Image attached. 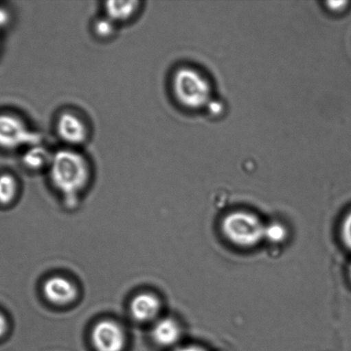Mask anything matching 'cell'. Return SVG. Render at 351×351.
<instances>
[{
  "label": "cell",
  "instance_id": "7",
  "mask_svg": "<svg viewBox=\"0 0 351 351\" xmlns=\"http://www.w3.org/2000/svg\"><path fill=\"white\" fill-rule=\"evenodd\" d=\"M43 291L48 301L54 304H70L77 297V288L67 278L54 277L44 284Z\"/></svg>",
  "mask_w": 351,
  "mask_h": 351
},
{
  "label": "cell",
  "instance_id": "10",
  "mask_svg": "<svg viewBox=\"0 0 351 351\" xmlns=\"http://www.w3.org/2000/svg\"><path fill=\"white\" fill-rule=\"evenodd\" d=\"M139 1H108L105 3L106 16L116 24L132 19L139 9Z\"/></svg>",
  "mask_w": 351,
  "mask_h": 351
},
{
  "label": "cell",
  "instance_id": "13",
  "mask_svg": "<svg viewBox=\"0 0 351 351\" xmlns=\"http://www.w3.org/2000/svg\"><path fill=\"white\" fill-rule=\"evenodd\" d=\"M117 24L108 16L101 17L95 21L94 24V31L96 34L102 39H108L115 34Z\"/></svg>",
  "mask_w": 351,
  "mask_h": 351
},
{
  "label": "cell",
  "instance_id": "17",
  "mask_svg": "<svg viewBox=\"0 0 351 351\" xmlns=\"http://www.w3.org/2000/svg\"><path fill=\"white\" fill-rule=\"evenodd\" d=\"M7 329H8V322H7L5 316L0 313V338L5 335Z\"/></svg>",
  "mask_w": 351,
  "mask_h": 351
},
{
  "label": "cell",
  "instance_id": "1",
  "mask_svg": "<svg viewBox=\"0 0 351 351\" xmlns=\"http://www.w3.org/2000/svg\"><path fill=\"white\" fill-rule=\"evenodd\" d=\"M48 169L52 184L63 194L68 203L75 204L91 176L87 159L77 150L60 149L53 154Z\"/></svg>",
  "mask_w": 351,
  "mask_h": 351
},
{
  "label": "cell",
  "instance_id": "3",
  "mask_svg": "<svg viewBox=\"0 0 351 351\" xmlns=\"http://www.w3.org/2000/svg\"><path fill=\"white\" fill-rule=\"evenodd\" d=\"M223 230L236 245H256L264 237V226L256 215L245 212L233 213L223 222Z\"/></svg>",
  "mask_w": 351,
  "mask_h": 351
},
{
  "label": "cell",
  "instance_id": "2",
  "mask_svg": "<svg viewBox=\"0 0 351 351\" xmlns=\"http://www.w3.org/2000/svg\"><path fill=\"white\" fill-rule=\"evenodd\" d=\"M172 88L177 101L188 109H201L211 104L212 89L201 71L182 67L174 72Z\"/></svg>",
  "mask_w": 351,
  "mask_h": 351
},
{
  "label": "cell",
  "instance_id": "19",
  "mask_svg": "<svg viewBox=\"0 0 351 351\" xmlns=\"http://www.w3.org/2000/svg\"><path fill=\"white\" fill-rule=\"evenodd\" d=\"M175 351H205V350L201 348H199V347H196V346H188V347H183V348L178 349Z\"/></svg>",
  "mask_w": 351,
  "mask_h": 351
},
{
  "label": "cell",
  "instance_id": "4",
  "mask_svg": "<svg viewBox=\"0 0 351 351\" xmlns=\"http://www.w3.org/2000/svg\"><path fill=\"white\" fill-rule=\"evenodd\" d=\"M40 134L31 130L19 116L0 112V149L13 151L41 143Z\"/></svg>",
  "mask_w": 351,
  "mask_h": 351
},
{
  "label": "cell",
  "instance_id": "18",
  "mask_svg": "<svg viewBox=\"0 0 351 351\" xmlns=\"http://www.w3.org/2000/svg\"><path fill=\"white\" fill-rule=\"evenodd\" d=\"M346 5H347V2H343V1L328 3L330 9H331L332 10H335V12H336V10H337V12H338V10H343V8H345Z\"/></svg>",
  "mask_w": 351,
  "mask_h": 351
},
{
  "label": "cell",
  "instance_id": "16",
  "mask_svg": "<svg viewBox=\"0 0 351 351\" xmlns=\"http://www.w3.org/2000/svg\"><path fill=\"white\" fill-rule=\"evenodd\" d=\"M12 22V15L8 9L5 7L0 6V30L5 29Z\"/></svg>",
  "mask_w": 351,
  "mask_h": 351
},
{
  "label": "cell",
  "instance_id": "12",
  "mask_svg": "<svg viewBox=\"0 0 351 351\" xmlns=\"http://www.w3.org/2000/svg\"><path fill=\"white\" fill-rule=\"evenodd\" d=\"M19 184L13 175L0 174V204L8 205L15 199Z\"/></svg>",
  "mask_w": 351,
  "mask_h": 351
},
{
  "label": "cell",
  "instance_id": "20",
  "mask_svg": "<svg viewBox=\"0 0 351 351\" xmlns=\"http://www.w3.org/2000/svg\"><path fill=\"white\" fill-rule=\"evenodd\" d=\"M350 278H351V266L350 267Z\"/></svg>",
  "mask_w": 351,
  "mask_h": 351
},
{
  "label": "cell",
  "instance_id": "14",
  "mask_svg": "<svg viewBox=\"0 0 351 351\" xmlns=\"http://www.w3.org/2000/svg\"><path fill=\"white\" fill-rule=\"evenodd\" d=\"M286 229L280 223H273L264 227V237L271 243H280L286 237Z\"/></svg>",
  "mask_w": 351,
  "mask_h": 351
},
{
  "label": "cell",
  "instance_id": "15",
  "mask_svg": "<svg viewBox=\"0 0 351 351\" xmlns=\"http://www.w3.org/2000/svg\"><path fill=\"white\" fill-rule=\"evenodd\" d=\"M342 237L346 245L351 250V212L343 223Z\"/></svg>",
  "mask_w": 351,
  "mask_h": 351
},
{
  "label": "cell",
  "instance_id": "8",
  "mask_svg": "<svg viewBox=\"0 0 351 351\" xmlns=\"http://www.w3.org/2000/svg\"><path fill=\"white\" fill-rule=\"evenodd\" d=\"M160 302L152 294H140L131 304V312L139 322H149L160 311Z\"/></svg>",
  "mask_w": 351,
  "mask_h": 351
},
{
  "label": "cell",
  "instance_id": "9",
  "mask_svg": "<svg viewBox=\"0 0 351 351\" xmlns=\"http://www.w3.org/2000/svg\"><path fill=\"white\" fill-rule=\"evenodd\" d=\"M181 328L172 319H163L155 325L152 337L158 345L170 346L180 339Z\"/></svg>",
  "mask_w": 351,
  "mask_h": 351
},
{
  "label": "cell",
  "instance_id": "5",
  "mask_svg": "<svg viewBox=\"0 0 351 351\" xmlns=\"http://www.w3.org/2000/svg\"><path fill=\"white\" fill-rule=\"evenodd\" d=\"M56 130L60 138L71 146L82 145L89 137L84 120L71 111L63 112L58 117Z\"/></svg>",
  "mask_w": 351,
  "mask_h": 351
},
{
  "label": "cell",
  "instance_id": "6",
  "mask_svg": "<svg viewBox=\"0 0 351 351\" xmlns=\"http://www.w3.org/2000/svg\"><path fill=\"white\" fill-rule=\"evenodd\" d=\"M125 339L123 330L113 322H101L92 332L93 345L98 351H122Z\"/></svg>",
  "mask_w": 351,
  "mask_h": 351
},
{
  "label": "cell",
  "instance_id": "11",
  "mask_svg": "<svg viewBox=\"0 0 351 351\" xmlns=\"http://www.w3.org/2000/svg\"><path fill=\"white\" fill-rule=\"evenodd\" d=\"M53 154L41 144L27 147L23 156L24 166L31 170H41L49 167Z\"/></svg>",
  "mask_w": 351,
  "mask_h": 351
}]
</instances>
